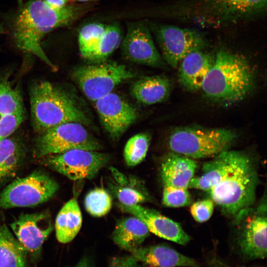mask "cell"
Returning <instances> with one entry per match:
<instances>
[{
    "label": "cell",
    "instance_id": "6da1fadb",
    "mask_svg": "<svg viewBox=\"0 0 267 267\" xmlns=\"http://www.w3.org/2000/svg\"><path fill=\"white\" fill-rule=\"evenodd\" d=\"M205 162L202 174L193 177L188 188L206 191L225 213L236 217L251 208L259 178L255 163L246 153L227 150Z\"/></svg>",
    "mask_w": 267,
    "mask_h": 267
},
{
    "label": "cell",
    "instance_id": "7a4b0ae2",
    "mask_svg": "<svg viewBox=\"0 0 267 267\" xmlns=\"http://www.w3.org/2000/svg\"><path fill=\"white\" fill-rule=\"evenodd\" d=\"M80 12L78 7L72 6L55 9L43 0H31L22 5L14 20V41L18 48L36 55L54 68L42 48L41 40L53 29L73 22Z\"/></svg>",
    "mask_w": 267,
    "mask_h": 267
},
{
    "label": "cell",
    "instance_id": "3957f363",
    "mask_svg": "<svg viewBox=\"0 0 267 267\" xmlns=\"http://www.w3.org/2000/svg\"><path fill=\"white\" fill-rule=\"evenodd\" d=\"M253 69L243 56L225 49L215 55L214 63L202 85L205 96L223 105L238 102L255 87Z\"/></svg>",
    "mask_w": 267,
    "mask_h": 267
},
{
    "label": "cell",
    "instance_id": "277c9868",
    "mask_svg": "<svg viewBox=\"0 0 267 267\" xmlns=\"http://www.w3.org/2000/svg\"><path fill=\"white\" fill-rule=\"evenodd\" d=\"M35 128L42 133L55 126L70 122L89 124V120L75 101L48 82L33 88L30 95Z\"/></svg>",
    "mask_w": 267,
    "mask_h": 267
},
{
    "label": "cell",
    "instance_id": "5b68a950",
    "mask_svg": "<svg viewBox=\"0 0 267 267\" xmlns=\"http://www.w3.org/2000/svg\"><path fill=\"white\" fill-rule=\"evenodd\" d=\"M236 137L234 131L225 128L182 127L171 132L168 146L172 152L193 159L214 157L228 150Z\"/></svg>",
    "mask_w": 267,
    "mask_h": 267
},
{
    "label": "cell",
    "instance_id": "8992f818",
    "mask_svg": "<svg viewBox=\"0 0 267 267\" xmlns=\"http://www.w3.org/2000/svg\"><path fill=\"white\" fill-rule=\"evenodd\" d=\"M58 187L56 181L48 175L35 171L14 180L0 193V208L38 205L52 198Z\"/></svg>",
    "mask_w": 267,
    "mask_h": 267
},
{
    "label": "cell",
    "instance_id": "52a82bcc",
    "mask_svg": "<svg viewBox=\"0 0 267 267\" xmlns=\"http://www.w3.org/2000/svg\"><path fill=\"white\" fill-rule=\"evenodd\" d=\"M97 63L80 66L73 73L74 80L91 101H95L111 93L117 86L134 76L122 64Z\"/></svg>",
    "mask_w": 267,
    "mask_h": 267
},
{
    "label": "cell",
    "instance_id": "ba28073f",
    "mask_svg": "<svg viewBox=\"0 0 267 267\" xmlns=\"http://www.w3.org/2000/svg\"><path fill=\"white\" fill-rule=\"evenodd\" d=\"M37 142L36 155L41 157L73 149L97 151L99 141L78 122L63 123L42 133Z\"/></svg>",
    "mask_w": 267,
    "mask_h": 267
},
{
    "label": "cell",
    "instance_id": "9c48e42d",
    "mask_svg": "<svg viewBox=\"0 0 267 267\" xmlns=\"http://www.w3.org/2000/svg\"><path fill=\"white\" fill-rule=\"evenodd\" d=\"M152 27L163 60L173 68L178 67L180 61L188 53L205 50L208 47L207 39L197 30L163 24L154 25Z\"/></svg>",
    "mask_w": 267,
    "mask_h": 267
},
{
    "label": "cell",
    "instance_id": "30bf717a",
    "mask_svg": "<svg viewBox=\"0 0 267 267\" xmlns=\"http://www.w3.org/2000/svg\"><path fill=\"white\" fill-rule=\"evenodd\" d=\"M109 155L95 150L73 149L50 155L47 166L73 180L91 179L108 163Z\"/></svg>",
    "mask_w": 267,
    "mask_h": 267
},
{
    "label": "cell",
    "instance_id": "8fae6325",
    "mask_svg": "<svg viewBox=\"0 0 267 267\" xmlns=\"http://www.w3.org/2000/svg\"><path fill=\"white\" fill-rule=\"evenodd\" d=\"M267 0H198V17L219 23H236L255 19L266 12Z\"/></svg>",
    "mask_w": 267,
    "mask_h": 267
},
{
    "label": "cell",
    "instance_id": "7c38bea8",
    "mask_svg": "<svg viewBox=\"0 0 267 267\" xmlns=\"http://www.w3.org/2000/svg\"><path fill=\"white\" fill-rule=\"evenodd\" d=\"M241 224L238 244L243 255L250 259L267 256V206L262 202L255 209L250 208L238 215Z\"/></svg>",
    "mask_w": 267,
    "mask_h": 267
},
{
    "label": "cell",
    "instance_id": "4fadbf2b",
    "mask_svg": "<svg viewBox=\"0 0 267 267\" xmlns=\"http://www.w3.org/2000/svg\"><path fill=\"white\" fill-rule=\"evenodd\" d=\"M95 105L103 127L113 139L119 138L137 117L136 109L112 92L95 101Z\"/></svg>",
    "mask_w": 267,
    "mask_h": 267
},
{
    "label": "cell",
    "instance_id": "5bb4252c",
    "mask_svg": "<svg viewBox=\"0 0 267 267\" xmlns=\"http://www.w3.org/2000/svg\"><path fill=\"white\" fill-rule=\"evenodd\" d=\"M10 227L26 253L34 259L40 255L44 241L53 229L50 217L45 212L22 214Z\"/></svg>",
    "mask_w": 267,
    "mask_h": 267
},
{
    "label": "cell",
    "instance_id": "9a60e30c",
    "mask_svg": "<svg viewBox=\"0 0 267 267\" xmlns=\"http://www.w3.org/2000/svg\"><path fill=\"white\" fill-rule=\"evenodd\" d=\"M122 51L129 61L152 67L165 63L156 48L147 26L141 22L130 23L122 42Z\"/></svg>",
    "mask_w": 267,
    "mask_h": 267
},
{
    "label": "cell",
    "instance_id": "2e32d148",
    "mask_svg": "<svg viewBox=\"0 0 267 267\" xmlns=\"http://www.w3.org/2000/svg\"><path fill=\"white\" fill-rule=\"evenodd\" d=\"M119 206L122 211L140 220L150 232L159 237L182 245H186L190 240L189 236L178 223L156 210L139 205L126 206L120 204Z\"/></svg>",
    "mask_w": 267,
    "mask_h": 267
},
{
    "label": "cell",
    "instance_id": "e0dca14e",
    "mask_svg": "<svg viewBox=\"0 0 267 267\" xmlns=\"http://www.w3.org/2000/svg\"><path fill=\"white\" fill-rule=\"evenodd\" d=\"M24 118L20 92L7 80L0 81V140L13 133Z\"/></svg>",
    "mask_w": 267,
    "mask_h": 267
},
{
    "label": "cell",
    "instance_id": "ac0fdd59",
    "mask_svg": "<svg viewBox=\"0 0 267 267\" xmlns=\"http://www.w3.org/2000/svg\"><path fill=\"white\" fill-rule=\"evenodd\" d=\"M215 55L204 50L192 51L179 63L178 81L188 91L201 89L203 82L214 61Z\"/></svg>",
    "mask_w": 267,
    "mask_h": 267
},
{
    "label": "cell",
    "instance_id": "d6986e66",
    "mask_svg": "<svg viewBox=\"0 0 267 267\" xmlns=\"http://www.w3.org/2000/svg\"><path fill=\"white\" fill-rule=\"evenodd\" d=\"M130 253L137 261L149 267H200L193 259L164 245L141 246Z\"/></svg>",
    "mask_w": 267,
    "mask_h": 267
},
{
    "label": "cell",
    "instance_id": "ffe728a7",
    "mask_svg": "<svg viewBox=\"0 0 267 267\" xmlns=\"http://www.w3.org/2000/svg\"><path fill=\"white\" fill-rule=\"evenodd\" d=\"M197 167L194 159L171 152L161 165L160 175L164 185L188 189Z\"/></svg>",
    "mask_w": 267,
    "mask_h": 267
},
{
    "label": "cell",
    "instance_id": "44dd1931",
    "mask_svg": "<svg viewBox=\"0 0 267 267\" xmlns=\"http://www.w3.org/2000/svg\"><path fill=\"white\" fill-rule=\"evenodd\" d=\"M171 89V83L167 77L155 75L135 81L131 87V93L138 102L145 105H152L167 99Z\"/></svg>",
    "mask_w": 267,
    "mask_h": 267
},
{
    "label": "cell",
    "instance_id": "7402d4cb",
    "mask_svg": "<svg viewBox=\"0 0 267 267\" xmlns=\"http://www.w3.org/2000/svg\"><path fill=\"white\" fill-rule=\"evenodd\" d=\"M145 224L134 216L117 221L112 233V240L119 248L130 253L142 246L150 234Z\"/></svg>",
    "mask_w": 267,
    "mask_h": 267
},
{
    "label": "cell",
    "instance_id": "603a6c76",
    "mask_svg": "<svg viewBox=\"0 0 267 267\" xmlns=\"http://www.w3.org/2000/svg\"><path fill=\"white\" fill-rule=\"evenodd\" d=\"M82 224V213L74 197L64 205L56 216L55 230L58 242L63 244L71 242L78 234Z\"/></svg>",
    "mask_w": 267,
    "mask_h": 267
},
{
    "label": "cell",
    "instance_id": "cb8c5ba5",
    "mask_svg": "<svg viewBox=\"0 0 267 267\" xmlns=\"http://www.w3.org/2000/svg\"><path fill=\"white\" fill-rule=\"evenodd\" d=\"M26 254L7 226L0 225V267H27Z\"/></svg>",
    "mask_w": 267,
    "mask_h": 267
},
{
    "label": "cell",
    "instance_id": "d4e9b609",
    "mask_svg": "<svg viewBox=\"0 0 267 267\" xmlns=\"http://www.w3.org/2000/svg\"><path fill=\"white\" fill-rule=\"evenodd\" d=\"M119 183L112 186L120 204L126 206L139 205L151 201V197L144 186L134 179H127L122 174H117Z\"/></svg>",
    "mask_w": 267,
    "mask_h": 267
},
{
    "label": "cell",
    "instance_id": "484cf974",
    "mask_svg": "<svg viewBox=\"0 0 267 267\" xmlns=\"http://www.w3.org/2000/svg\"><path fill=\"white\" fill-rule=\"evenodd\" d=\"M23 157L22 146L15 139L8 137L0 140V183L15 175Z\"/></svg>",
    "mask_w": 267,
    "mask_h": 267
},
{
    "label": "cell",
    "instance_id": "4316f807",
    "mask_svg": "<svg viewBox=\"0 0 267 267\" xmlns=\"http://www.w3.org/2000/svg\"><path fill=\"white\" fill-rule=\"evenodd\" d=\"M122 40V33L118 24L106 26L95 50L87 59L95 63L104 62L119 46Z\"/></svg>",
    "mask_w": 267,
    "mask_h": 267
},
{
    "label": "cell",
    "instance_id": "83f0119b",
    "mask_svg": "<svg viewBox=\"0 0 267 267\" xmlns=\"http://www.w3.org/2000/svg\"><path fill=\"white\" fill-rule=\"evenodd\" d=\"M150 142L149 134L145 133L135 134L127 141L124 147V157L128 166H135L144 160Z\"/></svg>",
    "mask_w": 267,
    "mask_h": 267
},
{
    "label": "cell",
    "instance_id": "f1b7e54d",
    "mask_svg": "<svg viewBox=\"0 0 267 267\" xmlns=\"http://www.w3.org/2000/svg\"><path fill=\"white\" fill-rule=\"evenodd\" d=\"M106 26L102 24L92 23L83 26L78 36L80 53L88 59L95 50L103 34Z\"/></svg>",
    "mask_w": 267,
    "mask_h": 267
},
{
    "label": "cell",
    "instance_id": "f546056e",
    "mask_svg": "<svg viewBox=\"0 0 267 267\" xmlns=\"http://www.w3.org/2000/svg\"><path fill=\"white\" fill-rule=\"evenodd\" d=\"M112 205L111 196L102 188H96L90 190L85 199L87 211L95 217H101L106 215L110 211Z\"/></svg>",
    "mask_w": 267,
    "mask_h": 267
},
{
    "label": "cell",
    "instance_id": "4dcf8cb0",
    "mask_svg": "<svg viewBox=\"0 0 267 267\" xmlns=\"http://www.w3.org/2000/svg\"><path fill=\"white\" fill-rule=\"evenodd\" d=\"M162 203L168 207H181L191 204L192 199L187 189L164 185Z\"/></svg>",
    "mask_w": 267,
    "mask_h": 267
},
{
    "label": "cell",
    "instance_id": "1f68e13d",
    "mask_svg": "<svg viewBox=\"0 0 267 267\" xmlns=\"http://www.w3.org/2000/svg\"><path fill=\"white\" fill-rule=\"evenodd\" d=\"M214 204L210 198L194 202L190 206V214L196 222H205L211 217L213 213Z\"/></svg>",
    "mask_w": 267,
    "mask_h": 267
},
{
    "label": "cell",
    "instance_id": "d6a6232c",
    "mask_svg": "<svg viewBox=\"0 0 267 267\" xmlns=\"http://www.w3.org/2000/svg\"><path fill=\"white\" fill-rule=\"evenodd\" d=\"M108 267H141L139 262L131 256L116 257L110 261Z\"/></svg>",
    "mask_w": 267,
    "mask_h": 267
},
{
    "label": "cell",
    "instance_id": "836d02e7",
    "mask_svg": "<svg viewBox=\"0 0 267 267\" xmlns=\"http://www.w3.org/2000/svg\"><path fill=\"white\" fill-rule=\"evenodd\" d=\"M68 0H44V1L50 7L59 9L66 6Z\"/></svg>",
    "mask_w": 267,
    "mask_h": 267
},
{
    "label": "cell",
    "instance_id": "e575fe53",
    "mask_svg": "<svg viewBox=\"0 0 267 267\" xmlns=\"http://www.w3.org/2000/svg\"><path fill=\"white\" fill-rule=\"evenodd\" d=\"M72 267H93L92 263L89 257H82L76 265Z\"/></svg>",
    "mask_w": 267,
    "mask_h": 267
},
{
    "label": "cell",
    "instance_id": "d590c367",
    "mask_svg": "<svg viewBox=\"0 0 267 267\" xmlns=\"http://www.w3.org/2000/svg\"><path fill=\"white\" fill-rule=\"evenodd\" d=\"M211 265L213 267H229L217 259L212 260Z\"/></svg>",
    "mask_w": 267,
    "mask_h": 267
},
{
    "label": "cell",
    "instance_id": "8d00e7d4",
    "mask_svg": "<svg viewBox=\"0 0 267 267\" xmlns=\"http://www.w3.org/2000/svg\"><path fill=\"white\" fill-rule=\"evenodd\" d=\"M76 0L78 1H81V2H86V1L95 0Z\"/></svg>",
    "mask_w": 267,
    "mask_h": 267
}]
</instances>
